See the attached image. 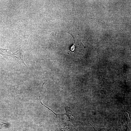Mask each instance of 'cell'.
Returning <instances> with one entry per match:
<instances>
[{"label":"cell","mask_w":131,"mask_h":131,"mask_svg":"<svg viewBox=\"0 0 131 131\" xmlns=\"http://www.w3.org/2000/svg\"><path fill=\"white\" fill-rule=\"evenodd\" d=\"M124 110L125 112L128 113L129 114V117L131 120V106L128 104H126L124 106Z\"/></svg>","instance_id":"obj_6"},{"label":"cell","mask_w":131,"mask_h":131,"mask_svg":"<svg viewBox=\"0 0 131 131\" xmlns=\"http://www.w3.org/2000/svg\"><path fill=\"white\" fill-rule=\"evenodd\" d=\"M118 125L122 131H130L128 125V120L124 111L119 113Z\"/></svg>","instance_id":"obj_1"},{"label":"cell","mask_w":131,"mask_h":131,"mask_svg":"<svg viewBox=\"0 0 131 131\" xmlns=\"http://www.w3.org/2000/svg\"><path fill=\"white\" fill-rule=\"evenodd\" d=\"M0 54L4 57L7 59H9L11 57L13 58V52L8 49L0 47Z\"/></svg>","instance_id":"obj_3"},{"label":"cell","mask_w":131,"mask_h":131,"mask_svg":"<svg viewBox=\"0 0 131 131\" xmlns=\"http://www.w3.org/2000/svg\"><path fill=\"white\" fill-rule=\"evenodd\" d=\"M64 107L66 113L64 114V115H66L70 120H74L75 119V117L70 108L66 105Z\"/></svg>","instance_id":"obj_4"},{"label":"cell","mask_w":131,"mask_h":131,"mask_svg":"<svg viewBox=\"0 0 131 131\" xmlns=\"http://www.w3.org/2000/svg\"><path fill=\"white\" fill-rule=\"evenodd\" d=\"M89 124L92 126L94 131H109L110 129V128L109 127L101 128L96 126L92 123Z\"/></svg>","instance_id":"obj_5"},{"label":"cell","mask_w":131,"mask_h":131,"mask_svg":"<svg viewBox=\"0 0 131 131\" xmlns=\"http://www.w3.org/2000/svg\"><path fill=\"white\" fill-rule=\"evenodd\" d=\"M75 46L74 44H73L70 47L69 49L71 52H74V53L75 55Z\"/></svg>","instance_id":"obj_9"},{"label":"cell","mask_w":131,"mask_h":131,"mask_svg":"<svg viewBox=\"0 0 131 131\" xmlns=\"http://www.w3.org/2000/svg\"><path fill=\"white\" fill-rule=\"evenodd\" d=\"M21 42L19 49L13 52V58L17 61L20 65L23 66L27 67L24 62L23 53V51L21 47Z\"/></svg>","instance_id":"obj_2"},{"label":"cell","mask_w":131,"mask_h":131,"mask_svg":"<svg viewBox=\"0 0 131 131\" xmlns=\"http://www.w3.org/2000/svg\"><path fill=\"white\" fill-rule=\"evenodd\" d=\"M4 124L8 125L7 122L6 120L0 118V130L1 129L2 126Z\"/></svg>","instance_id":"obj_7"},{"label":"cell","mask_w":131,"mask_h":131,"mask_svg":"<svg viewBox=\"0 0 131 131\" xmlns=\"http://www.w3.org/2000/svg\"><path fill=\"white\" fill-rule=\"evenodd\" d=\"M42 90L41 89V92H40L41 93V91ZM41 93H40V96H39V99L40 100V102H41V104H42V105L43 106H45L49 110H50V111H52L55 115H56V117H57V115H63V114H57L55 113H54V112H53L52 110L50 109H49V108L48 107H47L46 106H45V105H44V104H43L42 103V102H41V100L40 98V94H41Z\"/></svg>","instance_id":"obj_8"}]
</instances>
